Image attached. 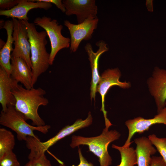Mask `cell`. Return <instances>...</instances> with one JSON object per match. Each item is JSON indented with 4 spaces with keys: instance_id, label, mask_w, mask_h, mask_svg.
<instances>
[{
    "instance_id": "7a4b0ae2",
    "label": "cell",
    "mask_w": 166,
    "mask_h": 166,
    "mask_svg": "<svg viewBox=\"0 0 166 166\" xmlns=\"http://www.w3.org/2000/svg\"><path fill=\"white\" fill-rule=\"evenodd\" d=\"M21 21L26 26L30 44L34 86L39 77L46 71L50 65V53L47 52L46 48L47 35L45 30L38 32L34 23H30L28 20Z\"/></svg>"
},
{
    "instance_id": "4fadbf2b",
    "label": "cell",
    "mask_w": 166,
    "mask_h": 166,
    "mask_svg": "<svg viewBox=\"0 0 166 166\" xmlns=\"http://www.w3.org/2000/svg\"><path fill=\"white\" fill-rule=\"evenodd\" d=\"M98 49L96 52H94L92 45L87 43L85 46V49L89 56V59L92 70V81L90 88V96L91 100L95 99L97 92V87L99 81L100 76L98 72V61L101 56L109 50L107 44L103 40H100L96 43Z\"/></svg>"
},
{
    "instance_id": "e0dca14e",
    "label": "cell",
    "mask_w": 166,
    "mask_h": 166,
    "mask_svg": "<svg viewBox=\"0 0 166 166\" xmlns=\"http://www.w3.org/2000/svg\"><path fill=\"white\" fill-rule=\"evenodd\" d=\"M7 33L6 42L0 51V65L3 68L8 74L10 76L12 67L11 63V54L13 50V22L12 20L6 21L3 25Z\"/></svg>"
},
{
    "instance_id": "d4e9b609",
    "label": "cell",
    "mask_w": 166,
    "mask_h": 166,
    "mask_svg": "<svg viewBox=\"0 0 166 166\" xmlns=\"http://www.w3.org/2000/svg\"><path fill=\"white\" fill-rule=\"evenodd\" d=\"M78 154L80 162L79 164L77 166L73 165L72 166H94L93 164L89 162L84 157L82 154L81 149L78 146ZM59 166H66L64 163L60 164Z\"/></svg>"
},
{
    "instance_id": "9a60e30c",
    "label": "cell",
    "mask_w": 166,
    "mask_h": 166,
    "mask_svg": "<svg viewBox=\"0 0 166 166\" xmlns=\"http://www.w3.org/2000/svg\"><path fill=\"white\" fill-rule=\"evenodd\" d=\"M11 77L18 83H21L27 89L33 87L32 70L25 61L20 57H11Z\"/></svg>"
},
{
    "instance_id": "cb8c5ba5",
    "label": "cell",
    "mask_w": 166,
    "mask_h": 166,
    "mask_svg": "<svg viewBox=\"0 0 166 166\" xmlns=\"http://www.w3.org/2000/svg\"><path fill=\"white\" fill-rule=\"evenodd\" d=\"M19 0H0V8L1 10H10L18 3Z\"/></svg>"
},
{
    "instance_id": "7402d4cb",
    "label": "cell",
    "mask_w": 166,
    "mask_h": 166,
    "mask_svg": "<svg viewBox=\"0 0 166 166\" xmlns=\"http://www.w3.org/2000/svg\"><path fill=\"white\" fill-rule=\"evenodd\" d=\"M0 166H20V164L16 155L12 151L0 158Z\"/></svg>"
},
{
    "instance_id": "f1b7e54d",
    "label": "cell",
    "mask_w": 166,
    "mask_h": 166,
    "mask_svg": "<svg viewBox=\"0 0 166 166\" xmlns=\"http://www.w3.org/2000/svg\"><path fill=\"white\" fill-rule=\"evenodd\" d=\"M24 166H34L33 161L31 160H30Z\"/></svg>"
},
{
    "instance_id": "8fae6325",
    "label": "cell",
    "mask_w": 166,
    "mask_h": 166,
    "mask_svg": "<svg viewBox=\"0 0 166 166\" xmlns=\"http://www.w3.org/2000/svg\"><path fill=\"white\" fill-rule=\"evenodd\" d=\"M156 124L166 125V106L152 118L146 119L139 117L126 121L125 125L128 130V135L123 146H130L132 143L131 139L134 134L142 133L148 130L151 126Z\"/></svg>"
},
{
    "instance_id": "603a6c76",
    "label": "cell",
    "mask_w": 166,
    "mask_h": 166,
    "mask_svg": "<svg viewBox=\"0 0 166 166\" xmlns=\"http://www.w3.org/2000/svg\"><path fill=\"white\" fill-rule=\"evenodd\" d=\"M28 158L29 160L33 161L34 166H52L50 161L47 158L45 153H30Z\"/></svg>"
},
{
    "instance_id": "3957f363",
    "label": "cell",
    "mask_w": 166,
    "mask_h": 166,
    "mask_svg": "<svg viewBox=\"0 0 166 166\" xmlns=\"http://www.w3.org/2000/svg\"><path fill=\"white\" fill-rule=\"evenodd\" d=\"M109 128L105 126L101 133L96 136L73 135L70 146L73 148L80 145L88 146L89 151L99 158L100 166H109L112 160L108 152V146L111 143L118 139L121 134L116 130H109Z\"/></svg>"
},
{
    "instance_id": "ffe728a7",
    "label": "cell",
    "mask_w": 166,
    "mask_h": 166,
    "mask_svg": "<svg viewBox=\"0 0 166 166\" xmlns=\"http://www.w3.org/2000/svg\"><path fill=\"white\" fill-rule=\"evenodd\" d=\"M15 144L14 135L4 128H0V158L13 151Z\"/></svg>"
},
{
    "instance_id": "9c48e42d",
    "label": "cell",
    "mask_w": 166,
    "mask_h": 166,
    "mask_svg": "<svg viewBox=\"0 0 166 166\" xmlns=\"http://www.w3.org/2000/svg\"><path fill=\"white\" fill-rule=\"evenodd\" d=\"M12 20L14 48L11 53V57L22 58L32 69L30 44L26 26L21 20L14 18H12Z\"/></svg>"
},
{
    "instance_id": "484cf974",
    "label": "cell",
    "mask_w": 166,
    "mask_h": 166,
    "mask_svg": "<svg viewBox=\"0 0 166 166\" xmlns=\"http://www.w3.org/2000/svg\"><path fill=\"white\" fill-rule=\"evenodd\" d=\"M33 2H40L53 4L62 12L65 13V9L61 0H31Z\"/></svg>"
},
{
    "instance_id": "ac0fdd59",
    "label": "cell",
    "mask_w": 166,
    "mask_h": 166,
    "mask_svg": "<svg viewBox=\"0 0 166 166\" xmlns=\"http://www.w3.org/2000/svg\"><path fill=\"white\" fill-rule=\"evenodd\" d=\"M136 144L135 149L136 156L138 166H150L152 157L155 154L157 150L148 137L142 136L134 140Z\"/></svg>"
},
{
    "instance_id": "5b68a950",
    "label": "cell",
    "mask_w": 166,
    "mask_h": 166,
    "mask_svg": "<svg viewBox=\"0 0 166 166\" xmlns=\"http://www.w3.org/2000/svg\"><path fill=\"white\" fill-rule=\"evenodd\" d=\"M34 23L44 29L49 37L51 44L49 63L52 65L58 52L70 46V38L62 34L63 26L59 25L56 19H52L49 17L44 16L35 18Z\"/></svg>"
},
{
    "instance_id": "8992f818",
    "label": "cell",
    "mask_w": 166,
    "mask_h": 166,
    "mask_svg": "<svg viewBox=\"0 0 166 166\" xmlns=\"http://www.w3.org/2000/svg\"><path fill=\"white\" fill-rule=\"evenodd\" d=\"M93 122V117L90 112L85 120L79 119L72 124L67 125L63 128L55 136L45 142L39 139L28 136L25 141L27 147L34 153H45L50 147L57 141L80 129L90 126Z\"/></svg>"
},
{
    "instance_id": "4316f807",
    "label": "cell",
    "mask_w": 166,
    "mask_h": 166,
    "mask_svg": "<svg viewBox=\"0 0 166 166\" xmlns=\"http://www.w3.org/2000/svg\"><path fill=\"white\" fill-rule=\"evenodd\" d=\"M150 166H166V164L161 156H152Z\"/></svg>"
},
{
    "instance_id": "277c9868",
    "label": "cell",
    "mask_w": 166,
    "mask_h": 166,
    "mask_svg": "<svg viewBox=\"0 0 166 166\" xmlns=\"http://www.w3.org/2000/svg\"><path fill=\"white\" fill-rule=\"evenodd\" d=\"M26 121L24 115L16 110L14 106H9L6 110L1 111L0 124L14 131L19 140L25 141L28 136L39 139L34 133V131L46 134L50 128L48 125L40 127L31 125Z\"/></svg>"
},
{
    "instance_id": "2e32d148",
    "label": "cell",
    "mask_w": 166,
    "mask_h": 166,
    "mask_svg": "<svg viewBox=\"0 0 166 166\" xmlns=\"http://www.w3.org/2000/svg\"><path fill=\"white\" fill-rule=\"evenodd\" d=\"M18 83L3 68L0 67V103L2 111H5L9 106H15V100L12 91Z\"/></svg>"
},
{
    "instance_id": "d6986e66",
    "label": "cell",
    "mask_w": 166,
    "mask_h": 166,
    "mask_svg": "<svg viewBox=\"0 0 166 166\" xmlns=\"http://www.w3.org/2000/svg\"><path fill=\"white\" fill-rule=\"evenodd\" d=\"M112 147L118 150L120 154L121 161L117 166H134L137 164L135 150L132 147L119 146L114 144Z\"/></svg>"
},
{
    "instance_id": "44dd1931",
    "label": "cell",
    "mask_w": 166,
    "mask_h": 166,
    "mask_svg": "<svg viewBox=\"0 0 166 166\" xmlns=\"http://www.w3.org/2000/svg\"><path fill=\"white\" fill-rule=\"evenodd\" d=\"M148 137L166 164V138H159L154 134L149 135Z\"/></svg>"
},
{
    "instance_id": "ba28073f",
    "label": "cell",
    "mask_w": 166,
    "mask_h": 166,
    "mask_svg": "<svg viewBox=\"0 0 166 166\" xmlns=\"http://www.w3.org/2000/svg\"><path fill=\"white\" fill-rule=\"evenodd\" d=\"M99 19L97 17H89L82 22L75 24L65 20L64 25L68 29L70 36V50L75 52L83 40L88 41L91 38L94 30L97 27Z\"/></svg>"
},
{
    "instance_id": "83f0119b",
    "label": "cell",
    "mask_w": 166,
    "mask_h": 166,
    "mask_svg": "<svg viewBox=\"0 0 166 166\" xmlns=\"http://www.w3.org/2000/svg\"><path fill=\"white\" fill-rule=\"evenodd\" d=\"M146 5L149 11H153L152 0H147Z\"/></svg>"
},
{
    "instance_id": "7c38bea8",
    "label": "cell",
    "mask_w": 166,
    "mask_h": 166,
    "mask_svg": "<svg viewBox=\"0 0 166 166\" xmlns=\"http://www.w3.org/2000/svg\"><path fill=\"white\" fill-rule=\"evenodd\" d=\"M65 14L75 15L78 24L83 22L89 17H97V7L95 0H63Z\"/></svg>"
},
{
    "instance_id": "6da1fadb",
    "label": "cell",
    "mask_w": 166,
    "mask_h": 166,
    "mask_svg": "<svg viewBox=\"0 0 166 166\" xmlns=\"http://www.w3.org/2000/svg\"><path fill=\"white\" fill-rule=\"evenodd\" d=\"M12 92L15 100V108L24 115L26 121L31 120L35 126L45 125L38 113L40 106H46L49 103L44 97L46 93L45 90L40 87L28 89L18 83Z\"/></svg>"
},
{
    "instance_id": "f546056e",
    "label": "cell",
    "mask_w": 166,
    "mask_h": 166,
    "mask_svg": "<svg viewBox=\"0 0 166 166\" xmlns=\"http://www.w3.org/2000/svg\"></svg>"
},
{
    "instance_id": "30bf717a",
    "label": "cell",
    "mask_w": 166,
    "mask_h": 166,
    "mask_svg": "<svg viewBox=\"0 0 166 166\" xmlns=\"http://www.w3.org/2000/svg\"><path fill=\"white\" fill-rule=\"evenodd\" d=\"M147 84L149 93L155 101L158 113L166 106V70L155 67Z\"/></svg>"
},
{
    "instance_id": "52a82bcc",
    "label": "cell",
    "mask_w": 166,
    "mask_h": 166,
    "mask_svg": "<svg viewBox=\"0 0 166 166\" xmlns=\"http://www.w3.org/2000/svg\"><path fill=\"white\" fill-rule=\"evenodd\" d=\"M121 75L118 68L108 69L102 73L97 87L96 92H99L101 96L102 106L101 111L103 113L105 126L110 127L112 125L107 117V112L105 109V98L108 90L113 86H117L123 89H129L131 86L130 82L120 81Z\"/></svg>"
},
{
    "instance_id": "5bb4252c",
    "label": "cell",
    "mask_w": 166,
    "mask_h": 166,
    "mask_svg": "<svg viewBox=\"0 0 166 166\" xmlns=\"http://www.w3.org/2000/svg\"><path fill=\"white\" fill-rule=\"evenodd\" d=\"M52 6V4L46 2H33L31 0H19L18 4L8 10H0V15L20 20H28V12L31 10L40 8L47 10Z\"/></svg>"
}]
</instances>
